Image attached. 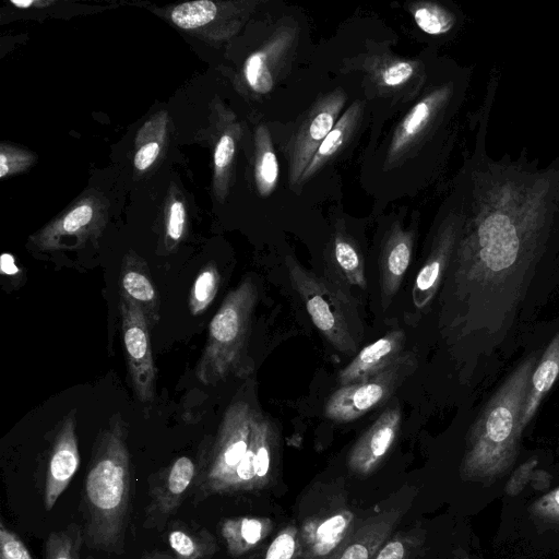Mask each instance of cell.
I'll list each match as a JSON object with an SVG mask.
<instances>
[{
    "instance_id": "obj_45",
    "label": "cell",
    "mask_w": 559,
    "mask_h": 559,
    "mask_svg": "<svg viewBox=\"0 0 559 559\" xmlns=\"http://www.w3.org/2000/svg\"><path fill=\"white\" fill-rule=\"evenodd\" d=\"M464 559H469V558H467V557H466V558H464Z\"/></svg>"
},
{
    "instance_id": "obj_2",
    "label": "cell",
    "mask_w": 559,
    "mask_h": 559,
    "mask_svg": "<svg viewBox=\"0 0 559 559\" xmlns=\"http://www.w3.org/2000/svg\"><path fill=\"white\" fill-rule=\"evenodd\" d=\"M528 366L523 367L490 403L475 426L461 466L465 480H493L510 467L520 433V409L526 390Z\"/></svg>"
},
{
    "instance_id": "obj_16",
    "label": "cell",
    "mask_w": 559,
    "mask_h": 559,
    "mask_svg": "<svg viewBox=\"0 0 559 559\" xmlns=\"http://www.w3.org/2000/svg\"><path fill=\"white\" fill-rule=\"evenodd\" d=\"M404 509L386 508L364 519L326 559H370L391 537Z\"/></svg>"
},
{
    "instance_id": "obj_15",
    "label": "cell",
    "mask_w": 559,
    "mask_h": 559,
    "mask_svg": "<svg viewBox=\"0 0 559 559\" xmlns=\"http://www.w3.org/2000/svg\"><path fill=\"white\" fill-rule=\"evenodd\" d=\"M401 424L400 405L395 403L386 407L350 449L347 456L349 471L358 476L372 474L395 443Z\"/></svg>"
},
{
    "instance_id": "obj_27",
    "label": "cell",
    "mask_w": 559,
    "mask_h": 559,
    "mask_svg": "<svg viewBox=\"0 0 559 559\" xmlns=\"http://www.w3.org/2000/svg\"><path fill=\"white\" fill-rule=\"evenodd\" d=\"M83 545L82 525L70 523L61 530L49 533L45 542V558L81 559Z\"/></svg>"
},
{
    "instance_id": "obj_33",
    "label": "cell",
    "mask_w": 559,
    "mask_h": 559,
    "mask_svg": "<svg viewBox=\"0 0 559 559\" xmlns=\"http://www.w3.org/2000/svg\"><path fill=\"white\" fill-rule=\"evenodd\" d=\"M299 528L295 524H288L271 542L264 559H299Z\"/></svg>"
},
{
    "instance_id": "obj_31",
    "label": "cell",
    "mask_w": 559,
    "mask_h": 559,
    "mask_svg": "<svg viewBox=\"0 0 559 559\" xmlns=\"http://www.w3.org/2000/svg\"><path fill=\"white\" fill-rule=\"evenodd\" d=\"M217 8L210 0H198L177 5L171 12L174 23L185 29L197 28L210 23Z\"/></svg>"
},
{
    "instance_id": "obj_43",
    "label": "cell",
    "mask_w": 559,
    "mask_h": 559,
    "mask_svg": "<svg viewBox=\"0 0 559 559\" xmlns=\"http://www.w3.org/2000/svg\"><path fill=\"white\" fill-rule=\"evenodd\" d=\"M9 171L7 157L4 154L0 155V177H4Z\"/></svg>"
},
{
    "instance_id": "obj_39",
    "label": "cell",
    "mask_w": 559,
    "mask_h": 559,
    "mask_svg": "<svg viewBox=\"0 0 559 559\" xmlns=\"http://www.w3.org/2000/svg\"><path fill=\"white\" fill-rule=\"evenodd\" d=\"M185 227V207L181 202H175L170 207L167 235L174 241L180 240Z\"/></svg>"
},
{
    "instance_id": "obj_21",
    "label": "cell",
    "mask_w": 559,
    "mask_h": 559,
    "mask_svg": "<svg viewBox=\"0 0 559 559\" xmlns=\"http://www.w3.org/2000/svg\"><path fill=\"white\" fill-rule=\"evenodd\" d=\"M328 264L332 269L329 273L337 276V283L333 286L345 295H347L345 286L366 289L364 257L354 240L346 234L337 233L332 238Z\"/></svg>"
},
{
    "instance_id": "obj_29",
    "label": "cell",
    "mask_w": 559,
    "mask_h": 559,
    "mask_svg": "<svg viewBox=\"0 0 559 559\" xmlns=\"http://www.w3.org/2000/svg\"><path fill=\"white\" fill-rule=\"evenodd\" d=\"M409 10L417 26L428 35H445L456 23L455 15L437 3L419 2Z\"/></svg>"
},
{
    "instance_id": "obj_35",
    "label": "cell",
    "mask_w": 559,
    "mask_h": 559,
    "mask_svg": "<svg viewBox=\"0 0 559 559\" xmlns=\"http://www.w3.org/2000/svg\"><path fill=\"white\" fill-rule=\"evenodd\" d=\"M531 512L542 520L559 523V487L537 499Z\"/></svg>"
},
{
    "instance_id": "obj_40",
    "label": "cell",
    "mask_w": 559,
    "mask_h": 559,
    "mask_svg": "<svg viewBox=\"0 0 559 559\" xmlns=\"http://www.w3.org/2000/svg\"><path fill=\"white\" fill-rule=\"evenodd\" d=\"M159 153V145L156 142H150L142 146L134 156V165L138 169L144 170L151 166Z\"/></svg>"
},
{
    "instance_id": "obj_11",
    "label": "cell",
    "mask_w": 559,
    "mask_h": 559,
    "mask_svg": "<svg viewBox=\"0 0 559 559\" xmlns=\"http://www.w3.org/2000/svg\"><path fill=\"white\" fill-rule=\"evenodd\" d=\"M198 465L189 456H179L155 474L148 485V502L143 526L162 531L192 492Z\"/></svg>"
},
{
    "instance_id": "obj_36",
    "label": "cell",
    "mask_w": 559,
    "mask_h": 559,
    "mask_svg": "<svg viewBox=\"0 0 559 559\" xmlns=\"http://www.w3.org/2000/svg\"><path fill=\"white\" fill-rule=\"evenodd\" d=\"M93 218V210L88 205H80L71 211L62 221L60 230L74 234L87 226Z\"/></svg>"
},
{
    "instance_id": "obj_8",
    "label": "cell",
    "mask_w": 559,
    "mask_h": 559,
    "mask_svg": "<svg viewBox=\"0 0 559 559\" xmlns=\"http://www.w3.org/2000/svg\"><path fill=\"white\" fill-rule=\"evenodd\" d=\"M119 313L130 384L141 402H152L157 370L152 355L150 324L141 308L123 297L119 298Z\"/></svg>"
},
{
    "instance_id": "obj_12",
    "label": "cell",
    "mask_w": 559,
    "mask_h": 559,
    "mask_svg": "<svg viewBox=\"0 0 559 559\" xmlns=\"http://www.w3.org/2000/svg\"><path fill=\"white\" fill-rule=\"evenodd\" d=\"M453 93V83H445L430 91L409 109L393 132L386 155L390 164L420 144L443 115Z\"/></svg>"
},
{
    "instance_id": "obj_37",
    "label": "cell",
    "mask_w": 559,
    "mask_h": 559,
    "mask_svg": "<svg viewBox=\"0 0 559 559\" xmlns=\"http://www.w3.org/2000/svg\"><path fill=\"white\" fill-rule=\"evenodd\" d=\"M536 460L532 459L516 468L506 485V492L509 496H516L523 490L534 467L536 466Z\"/></svg>"
},
{
    "instance_id": "obj_20",
    "label": "cell",
    "mask_w": 559,
    "mask_h": 559,
    "mask_svg": "<svg viewBox=\"0 0 559 559\" xmlns=\"http://www.w3.org/2000/svg\"><path fill=\"white\" fill-rule=\"evenodd\" d=\"M365 69L381 94H405L406 90L415 88L417 81H425L423 64L414 60L374 56L366 60Z\"/></svg>"
},
{
    "instance_id": "obj_34",
    "label": "cell",
    "mask_w": 559,
    "mask_h": 559,
    "mask_svg": "<svg viewBox=\"0 0 559 559\" xmlns=\"http://www.w3.org/2000/svg\"><path fill=\"white\" fill-rule=\"evenodd\" d=\"M0 559H34L20 536L0 522Z\"/></svg>"
},
{
    "instance_id": "obj_7",
    "label": "cell",
    "mask_w": 559,
    "mask_h": 559,
    "mask_svg": "<svg viewBox=\"0 0 559 559\" xmlns=\"http://www.w3.org/2000/svg\"><path fill=\"white\" fill-rule=\"evenodd\" d=\"M414 353L401 354L386 368L365 381L344 385L328 399L324 415L337 423H348L364 416L386 401L416 369Z\"/></svg>"
},
{
    "instance_id": "obj_44",
    "label": "cell",
    "mask_w": 559,
    "mask_h": 559,
    "mask_svg": "<svg viewBox=\"0 0 559 559\" xmlns=\"http://www.w3.org/2000/svg\"><path fill=\"white\" fill-rule=\"evenodd\" d=\"M13 4H15L16 7H20V8H28L29 5H32L34 3V1L32 0H28V1H16V0H12L11 1Z\"/></svg>"
},
{
    "instance_id": "obj_1",
    "label": "cell",
    "mask_w": 559,
    "mask_h": 559,
    "mask_svg": "<svg viewBox=\"0 0 559 559\" xmlns=\"http://www.w3.org/2000/svg\"><path fill=\"white\" fill-rule=\"evenodd\" d=\"M133 499V477L126 431L111 423L97 436L86 469L81 512L84 545L121 555Z\"/></svg>"
},
{
    "instance_id": "obj_26",
    "label": "cell",
    "mask_w": 559,
    "mask_h": 559,
    "mask_svg": "<svg viewBox=\"0 0 559 559\" xmlns=\"http://www.w3.org/2000/svg\"><path fill=\"white\" fill-rule=\"evenodd\" d=\"M255 148V182L260 194L267 197L277 185L278 162L265 127L257 130Z\"/></svg>"
},
{
    "instance_id": "obj_38",
    "label": "cell",
    "mask_w": 559,
    "mask_h": 559,
    "mask_svg": "<svg viewBox=\"0 0 559 559\" xmlns=\"http://www.w3.org/2000/svg\"><path fill=\"white\" fill-rule=\"evenodd\" d=\"M235 150H236V144H235L234 138L229 134H224L219 139V141L216 145V148H215V154H214L215 166L219 169L227 167L234 158Z\"/></svg>"
},
{
    "instance_id": "obj_4",
    "label": "cell",
    "mask_w": 559,
    "mask_h": 559,
    "mask_svg": "<svg viewBox=\"0 0 559 559\" xmlns=\"http://www.w3.org/2000/svg\"><path fill=\"white\" fill-rule=\"evenodd\" d=\"M345 490L318 484L300 504L299 559H326L357 525Z\"/></svg>"
},
{
    "instance_id": "obj_22",
    "label": "cell",
    "mask_w": 559,
    "mask_h": 559,
    "mask_svg": "<svg viewBox=\"0 0 559 559\" xmlns=\"http://www.w3.org/2000/svg\"><path fill=\"white\" fill-rule=\"evenodd\" d=\"M272 530L273 522L269 518L236 516L226 518L219 523V535L233 557L253 550Z\"/></svg>"
},
{
    "instance_id": "obj_41",
    "label": "cell",
    "mask_w": 559,
    "mask_h": 559,
    "mask_svg": "<svg viewBox=\"0 0 559 559\" xmlns=\"http://www.w3.org/2000/svg\"><path fill=\"white\" fill-rule=\"evenodd\" d=\"M0 272L2 275L10 277H17L22 271L15 262L14 257L11 253H2L0 257Z\"/></svg>"
},
{
    "instance_id": "obj_19",
    "label": "cell",
    "mask_w": 559,
    "mask_h": 559,
    "mask_svg": "<svg viewBox=\"0 0 559 559\" xmlns=\"http://www.w3.org/2000/svg\"><path fill=\"white\" fill-rule=\"evenodd\" d=\"M119 296L141 308L151 329L158 323L159 293L152 281L147 264L133 252L128 253L121 264Z\"/></svg>"
},
{
    "instance_id": "obj_18",
    "label": "cell",
    "mask_w": 559,
    "mask_h": 559,
    "mask_svg": "<svg viewBox=\"0 0 559 559\" xmlns=\"http://www.w3.org/2000/svg\"><path fill=\"white\" fill-rule=\"evenodd\" d=\"M405 334L393 330L361 348L344 367L337 380L341 386L365 381L391 365L402 354Z\"/></svg>"
},
{
    "instance_id": "obj_14",
    "label": "cell",
    "mask_w": 559,
    "mask_h": 559,
    "mask_svg": "<svg viewBox=\"0 0 559 559\" xmlns=\"http://www.w3.org/2000/svg\"><path fill=\"white\" fill-rule=\"evenodd\" d=\"M464 222L463 206L450 212L441 223L431 250L417 273L413 286V302L425 309L432 300L447 267Z\"/></svg>"
},
{
    "instance_id": "obj_30",
    "label": "cell",
    "mask_w": 559,
    "mask_h": 559,
    "mask_svg": "<svg viewBox=\"0 0 559 559\" xmlns=\"http://www.w3.org/2000/svg\"><path fill=\"white\" fill-rule=\"evenodd\" d=\"M273 56L266 50L252 53L246 61L245 75L250 87L259 94H266L274 86V75L270 68L273 64Z\"/></svg>"
},
{
    "instance_id": "obj_5",
    "label": "cell",
    "mask_w": 559,
    "mask_h": 559,
    "mask_svg": "<svg viewBox=\"0 0 559 559\" xmlns=\"http://www.w3.org/2000/svg\"><path fill=\"white\" fill-rule=\"evenodd\" d=\"M255 412L246 401H237L226 409L206 456L198 465L194 503L223 495L250 444Z\"/></svg>"
},
{
    "instance_id": "obj_42",
    "label": "cell",
    "mask_w": 559,
    "mask_h": 559,
    "mask_svg": "<svg viewBox=\"0 0 559 559\" xmlns=\"http://www.w3.org/2000/svg\"><path fill=\"white\" fill-rule=\"evenodd\" d=\"M140 559H177L174 555L162 550L145 552Z\"/></svg>"
},
{
    "instance_id": "obj_10",
    "label": "cell",
    "mask_w": 559,
    "mask_h": 559,
    "mask_svg": "<svg viewBox=\"0 0 559 559\" xmlns=\"http://www.w3.org/2000/svg\"><path fill=\"white\" fill-rule=\"evenodd\" d=\"M277 452V430L270 418L257 409L248 450L226 484L223 493L265 488L273 480Z\"/></svg>"
},
{
    "instance_id": "obj_13",
    "label": "cell",
    "mask_w": 559,
    "mask_h": 559,
    "mask_svg": "<svg viewBox=\"0 0 559 559\" xmlns=\"http://www.w3.org/2000/svg\"><path fill=\"white\" fill-rule=\"evenodd\" d=\"M75 424L74 413H69L57 427L49 449L43 485V502L48 511L55 507L80 467Z\"/></svg>"
},
{
    "instance_id": "obj_24",
    "label": "cell",
    "mask_w": 559,
    "mask_h": 559,
    "mask_svg": "<svg viewBox=\"0 0 559 559\" xmlns=\"http://www.w3.org/2000/svg\"><path fill=\"white\" fill-rule=\"evenodd\" d=\"M362 107L360 102H355L341 115L333 129L314 153L300 178L299 185H304L311 179L348 142L359 123Z\"/></svg>"
},
{
    "instance_id": "obj_9",
    "label": "cell",
    "mask_w": 559,
    "mask_h": 559,
    "mask_svg": "<svg viewBox=\"0 0 559 559\" xmlns=\"http://www.w3.org/2000/svg\"><path fill=\"white\" fill-rule=\"evenodd\" d=\"M345 102L344 92L334 90L318 99L299 124L287 147L290 186L299 185L318 147L341 117Z\"/></svg>"
},
{
    "instance_id": "obj_23",
    "label": "cell",
    "mask_w": 559,
    "mask_h": 559,
    "mask_svg": "<svg viewBox=\"0 0 559 559\" xmlns=\"http://www.w3.org/2000/svg\"><path fill=\"white\" fill-rule=\"evenodd\" d=\"M166 537L177 559H207L218 550L217 539L209 530L180 520L167 525Z\"/></svg>"
},
{
    "instance_id": "obj_17",
    "label": "cell",
    "mask_w": 559,
    "mask_h": 559,
    "mask_svg": "<svg viewBox=\"0 0 559 559\" xmlns=\"http://www.w3.org/2000/svg\"><path fill=\"white\" fill-rule=\"evenodd\" d=\"M414 235L395 224L384 239L379 259L381 300L385 308L399 292L409 266Z\"/></svg>"
},
{
    "instance_id": "obj_25",
    "label": "cell",
    "mask_w": 559,
    "mask_h": 559,
    "mask_svg": "<svg viewBox=\"0 0 559 559\" xmlns=\"http://www.w3.org/2000/svg\"><path fill=\"white\" fill-rule=\"evenodd\" d=\"M559 373V335L552 341L546 350L544 358L536 368L531 392L525 396L521 415L522 427L534 414L543 395L551 388Z\"/></svg>"
},
{
    "instance_id": "obj_3",
    "label": "cell",
    "mask_w": 559,
    "mask_h": 559,
    "mask_svg": "<svg viewBox=\"0 0 559 559\" xmlns=\"http://www.w3.org/2000/svg\"><path fill=\"white\" fill-rule=\"evenodd\" d=\"M257 296L254 283L247 277L224 298L209 324L207 340L195 367L201 383L215 384L229 376L251 372L248 340Z\"/></svg>"
},
{
    "instance_id": "obj_6",
    "label": "cell",
    "mask_w": 559,
    "mask_h": 559,
    "mask_svg": "<svg viewBox=\"0 0 559 559\" xmlns=\"http://www.w3.org/2000/svg\"><path fill=\"white\" fill-rule=\"evenodd\" d=\"M286 266L292 285L321 335L338 352L346 355L356 353L357 340L349 313L345 311L350 302L348 296L289 257L286 258Z\"/></svg>"
},
{
    "instance_id": "obj_28",
    "label": "cell",
    "mask_w": 559,
    "mask_h": 559,
    "mask_svg": "<svg viewBox=\"0 0 559 559\" xmlns=\"http://www.w3.org/2000/svg\"><path fill=\"white\" fill-rule=\"evenodd\" d=\"M219 284V272L215 263L209 262L199 271L190 289L188 305L192 316L203 313L212 305Z\"/></svg>"
},
{
    "instance_id": "obj_32",
    "label": "cell",
    "mask_w": 559,
    "mask_h": 559,
    "mask_svg": "<svg viewBox=\"0 0 559 559\" xmlns=\"http://www.w3.org/2000/svg\"><path fill=\"white\" fill-rule=\"evenodd\" d=\"M424 543V532L414 528L391 536L370 559H409Z\"/></svg>"
}]
</instances>
